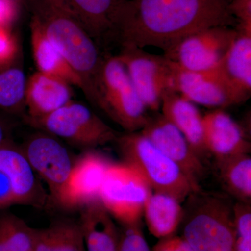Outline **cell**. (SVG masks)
I'll return each mask as SVG.
<instances>
[{
	"label": "cell",
	"mask_w": 251,
	"mask_h": 251,
	"mask_svg": "<svg viewBox=\"0 0 251 251\" xmlns=\"http://www.w3.org/2000/svg\"><path fill=\"white\" fill-rule=\"evenodd\" d=\"M29 28L31 50L38 72L62 78L85 94L83 81L57 48L49 41L34 18L31 17Z\"/></svg>",
	"instance_id": "obj_19"
},
{
	"label": "cell",
	"mask_w": 251,
	"mask_h": 251,
	"mask_svg": "<svg viewBox=\"0 0 251 251\" xmlns=\"http://www.w3.org/2000/svg\"><path fill=\"white\" fill-rule=\"evenodd\" d=\"M36 228L9 212L0 214V251H34Z\"/></svg>",
	"instance_id": "obj_26"
},
{
	"label": "cell",
	"mask_w": 251,
	"mask_h": 251,
	"mask_svg": "<svg viewBox=\"0 0 251 251\" xmlns=\"http://www.w3.org/2000/svg\"><path fill=\"white\" fill-rule=\"evenodd\" d=\"M234 239L232 251H251V206L249 203L234 204Z\"/></svg>",
	"instance_id": "obj_27"
},
{
	"label": "cell",
	"mask_w": 251,
	"mask_h": 251,
	"mask_svg": "<svg viewBox=\"0 0 251 251\" xmlns=\"http://www.w3.org/2000/svg\"><path fill=\"white\" fill-rule=\"evenodd\" d=\"M152 251H196L182 237L173 235L159 239Z\"/></svg>",
	"instance_id": "obj_32"
},
{
	"label": "cell",
	"mask_w": 251,
	"mask_h": 251,
	"mask_svg": "<svg viewBox=\"0 0 251 251\" xmlns=\"http://www.w3.org/2000/svg\"><path fill=\"white\" fill-rule=\"evenodd\" d=\"M161 115L182 133L198 156L208 153L203 137L202 115L196 104L173 90L163 94L161 104Z\"/></svg>",
	"instance_id": "obj_18"
},
{
	"label": "cell",
	"mask_w": 251,
	"mask_h": 251,
	"mask_svg": "<svg viewBox=\"0 0 251 251\" xmlns=\"http://www.w3.org/2000/svg\"><path fill=\"white\" fill-rule=\"evenodd\" d=\"M48 196L21 147L11 140L0 146V209L14 205L43 207Z\"/></svg>",
	"instance_id": "obj_8"
},
{
	"label": "cell",
	"mask_w": 251,
	"mask_h": 251,
	"mask_svg": "<svg viewBox=\"0 0 251 251\" xmlns=\"http://www.w3.org/2000/svg\"><path fill=\"white\" fill-rule=\"evenodd\" d=\"M186 201L181 237L196 251H232L234 204L228 198L201 189Z\"/></svg>",
	"instance_id": "obj_3"
},
{
	"label": "cell",
	"mask_w": 251,
	"mask_h": 251,
	"mask_svg": "<svg viewBox=\"0 0 251 251\" xmlns=\"http://www.w3.org/2000/svg\"><path fill=\"white\" fill-rule=\"evenodd\" d=\"M21 51L17 39L11 30L0 28V63L12 60Z\"/></svg>",
	"instance_id": "obj_30"
},
{
	"label": "cell",
	"mask_w": 251,
	"mask_h": 251,
	"mask_svg": "<svg viewBox=\"0 0 251 251\" xmlns=\"http://www.w3.org/2000/svg\"><path fill=\"white\" fill-rule=\"evenodd\" d=\"M27 122L85 151L115 142L119 135L88 107L74 100L48 116Z\"/></svg>",
	"instance_id": "obj_6"
},
{
	"label": "cell",
	"mask_w": 251,
	"mask_h": 251,
	"mask_svg": "<svg viewBox=\"0 0 251 251\" xmlns=\"http://www.w3.org/2000/svg\"><path fill=\"white\" fill-rule=\"evenodd\" d=\"M115 143L126 163L143 175L153 192L173 196L180 202L201 190L177 164L140 131L118 135Z\"/></svg>",
	"instance_id": "obj_4"
},
{
	"label": "cell",
	"mask_w": 251,
	"mask_h": 251,
	"mask_svg": "<svg viewBox=\"0 0 251 251\" xmlns=\"http://www.w3.org/2000/svg\"><path fill=\"white\" fill-rule=\"evenodd\" d=\"M140 131L196 184L200 185V181L205 177L206 168L202 158L195 152L182 133L161 114L150 117Z\"/></svg>",
	"instance_id": "obj_14"
},
{
	"label": "cell",
	"mask_w": 251,
	"mask_h": 251,
	"mask_svg": "<svg viewBox=\"0 0 251 251\" xmlns=\"http://www.w3.org/2000/svg\"><path fill=\"white\" fill-rule=\"evenodd\" d=\"M219 178L225 189L238 202L249 203L251 200V158L241 153L216 158Z\"/></svg>",
	"instance_id": "obj_25"
},
{
	"label": "cell",
	"mask_w": 251,
	"mask_h": 251,
	"mask_svg": "<svg viewBox=\"0 0 251 251\" xmlns=\"http://www.w3.org/2000/svg\"><path fill=\"white\" fill-rule=\"evenodd\" d=\"M9 130L7 120L0 112V146L11 140L9 138Z\"/></svg>",
	"instance_id": "obj_33"
},
{
	"label": "cell",
	"mask_w": 251,
	"mask_h": 251,
	"mask_svg": "<svg viewBox=\"0 0 251 251\" xmlns=\"http://www.w3.org/2000/svg\"><path fill=\"white\" fill-rule=\"evenodd\" d=\"M22 50L9 62L0 63V111L11 115L25 113L27 77Z\"/></svg>",
	"instance_id": "obj_23"
},
{
	"label": "cell",
	"mask_w": 251,
	"mask_h": 251,
	"mask_svg": "<svg viewBox=\"0 0 251 251\" xmlns=\"http://www.w3.org/2000/svg\"><path fill=\"white\" fill-rule=\"evenodd\" d=\"M229 11L237 21V30L251 34V0H230Z\"/></svg>",
	"instance_id": "obj_29"
},
{
	"label": "cell",
	"mask_w": 251,
	"mask_h": 251,
	"mask_svg": "<svg viewBox=\"0 0 251 251\" xmlns=\"http://www.w3.org/2000/svg\"><path fill=\"white\" fill-rule=\"evenodd\" d=\"M230 0H127L115 39L121 46H149L164 53L193 33L237 23Z\"/></svg>",
	"instance_id": "obj_1"
},
{
	"label": "cell",
	"mask_w": 251,
	"mask_h": 251,
	"mask_svg": "<svg viewBox=\"0 0 251 251\" xmlns=\"http://www.w3.org/2000/svg\"><path fill=\"white\" fill-rule=\"evenodd\" d=\"M118 54L148 110L157 112L167 91H174L173 62L135 46H121Z\"/></svg>",
	"instance_id": "obj_9"
},
{
	"label": "cell",
	"mask_w": 251,
	"mask_h": 251,
	"mask_svg": "<svg viewBox=\"0 0 251 251\" xmlns=\"http://www.w3.org/2000/svg\"><path fill=\"white\" fill-rule=\"evenodd\" d=\"M172 62L174 91L192 103L216 109L241 103L220 67L207 72H196L186 70Z\"/></svg>",
	"instance_id": "obj_13"
},
{
	"label": "cell",
	"mask_w": 251,
	"mask_h": 251,
	"mask_svg": "<svg viewBox=\"0 0 251 251\" xmlns=\"http://www.w3.org/2000/svg\"><path fill=\"white\" fill-rule=\"evenodd\" d=\"M111 163L97 150H86L75 160L56 204L67 210H80L88 204L100 201L104 176Z\"/></svg>",
	"instance_id": "obj_12"
},
{
	"label": "cell",
	"mask_w": 251,
	"mask_h": 251,
	"mask_svg": "<svg viewBox=\"0 0 251 251\" xmlns=\"http://www.w3.org/2000/svg\"><path fill=\"white\" fill-rule=\"evenodd\" d=\"M143 216L151 234L162 239L175 234L184 217V208L173 196L152 192L145 203Z\"/></svg>",
	"instance_id": "obj_22"
},
{
	"label": "cell",
	"mask_w": 251,
	"mask_h": 251,
	"mask_svg": "<svg viewBox=\"0 0 251 251\" xmlns=\"http://www.w3.org/2000/svg\"><path fill=\"white\" fill-rule=\"evenodd\" d=\"M220 69L240 103L248 100L251 94V34L237 30Z\"/></svg>",
	"instance_id": "obj_21"
},
{
	"label": "cell",
	"mask_w": 251,
	"mask_h": 251,
	"mask_svg": "<svg viewBox=\"0 0 251 251\" xmlns=\"http://www.w3.org/2000/svg\"><path fill=\"white\" fill-rule=\"evenodd\" d=\"M92 103L126 133L140 131L150 119L148 108L118 55L103 57L94 85Z\"/></svg>",
	"instance_id": "obj_5"
},
{
	"label": "cell",
	"mask_w": 251,
	"mask_h": 251,
	"mask_svg": "<svg viewBox=\"0 0 251 251\" xmlns=\"http://www.w3.org/2000/svg\"><path fill=\"white\" fill-rule=\"evenodd\" d=\"M21 148L38 177L47 184L55 202L75 159L60 140L44 131L31 135Z\"/></svg>",
	"instance_id": "obj_11"
},
{
	"label": "cell",
	"mask_w": 251,
	"mask_h": 251,
	"mask_svg": "<svg viewBox=\"0 0 251 251\" xmlns=\"http://www.w3.org/2000/svg\"><path fill=\"white\" fill-rule=\"evenodd\" d=\"M152 192L134 166L112 162L104 176L99 200L113 219L128 225L142 221L145 203Z\"/></svg>",
	"instance_id": "obj_7"
},
{
	"label": "cell",
	"mask_w": 251,
	"mask_h": 251,
	"mask_svg": "<svg viewBox=\"0 0 251 251\" xmlns=\"http://www.w3.org/2000/svg\"><path fill=\"white\" fill-rule=\"evenodd\" d=\"M73 86L58 77L34 73L28 77L25 92L26 122L50 115L72 101Z\"/></svg>",
	"instance_id": "obj_15"
},
{
	"label": "cell",
	"mask_w": 251,
	"mask_h": 251,
	"mask_svg": "<svg viewBox=\"0 0 251 251\" xmlns=\"http://www.w3.org/2000/svg\"><path fill=\"white\" fill-rule=\"evenodd\" d=\"M99 46L115 38L117 25L127 0H65Z\"/></svg>",
	"instance_id": "obj_17"
},
{
	"label": "cell",
	"mask_w": 251,
	"mask_h": 251,
	"mask_svg": "<svg viewBox=\"0 0 251 251\" xmlns=\"http://www.w3.org/2000/svg\"><path fill=\"white\" fill-rule=\"evenodd\" d=\"M25 5L83 81L85 95L93 103L94 85L103 59L98 44L65 0H26Z\"/></svg>",
	"instance_id": "obj_2"
},
{
	"label": "cell",
	"mask_w": 251,
	"mask_h": 251,
	"mask_svg": "<svg viewBox=\"0 0 251 251\" xmlns=\"http://www.w3.org/2000/svg\"><path fill=\"white\" fill-rule=\"evenodd\" d=\"M12 1L16 2V4H19L20 6H21L22 4H25L26 0H12Z\"/></svg>",
	"instance_id": "obj_34"
},
{
	"label": "cell",
	"mask_w": 251,
	"mask_h": 251,
	"mask_svg": "<svg viewBox=\"0 0 251 251\" xmlns=\"http://www.w3.org/2000/svg\"><path fill=\"white\" fill-rule=\"evenodd\" d=\"M122 226L119 229L117 251H151L143 234L142 221Z\"/></svg>",
	"instance_id": "obj_28"
},
{
	"label": "cell",
	"mask_w": 251,
	"mask_h": 251,
	"mask_svg": "<svg viewBox=\"0 0 251 251\" xmlns=\"http://www.w3.org/2000/svg\"><path fill=\"white\" fill-rule=\"evenodd\" d=\"M237 35L230 27L207 28L186 36L164 56L186 70H213L221 66Z\"/></svg>",
	"instance_id": "obj_10"
},
{
	"label": "cell",
	"mask_w": 251,
	"mask_h": 251,
	"mask_svg": "<svg viewBox=\"0 0 251 251\" xmlns=\"http://www.w3.org/2000/svg\"><path fill=\"white\" fill-rule=\"evenodd\" d=\"M34 251H86L78 221L59 219L36 229Z\"/></svg>",
	"instance_id": "obj_24"
},
{
	"label": "cell",
	"mask_w": 251,
	"mask_h": 251,
	"mask_svg": "<svg viewBox=\"0 0 251 251\" xmlns=\"http://www.w3.org/2000/svg\"><path fill=\"white\" fill-rule=\"evenodd\" d=\"M203 137L206 151L215 158L249 153V143L242 127L223 109L202 117Z\"/></svg>",
	"instance_id": "obj_16"
},
{
	"label": "cell",
	"mask_w": 251,
	"mask_h": 251,
	"mask_svg": "<svg viewBox=\"0 0 251 251\" xmlns=\"http://www.w3.org/2000/svg\"><path fill=\"white\" fill-rule=\"evenodd\" d=\"M80 224L86 251H118L119 228L100 201L80 209Z\"/></svg>",
	"instance_id": "obj_20"
},
{
	"label": "cell",
	"mask_w": 251,
	"mask_h": 251,
	"mask_svg": "<svg viewBox=\"0 0 251 251\" xmlns=\"http://www.w3.org/2000/svg\"><path fill=\"white\" fill-rule=\"evenodd\" d=\"M20 6L12 0H0V28L11 30L19 16Z\"/></svg>",
	"instance_id": "obj_31"
}]
</instances>
